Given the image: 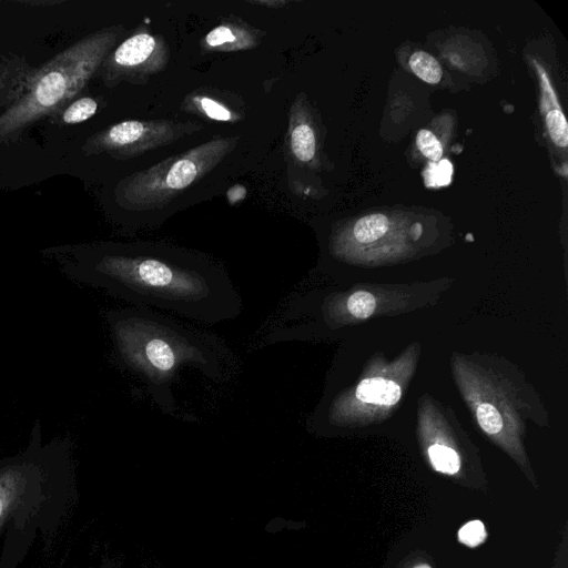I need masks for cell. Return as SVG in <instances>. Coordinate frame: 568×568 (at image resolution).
Listing matches in <instances>:
<instances>
[{
	"mask_svg": "<svg viewBox=\"0 0 568 568\" xmlns=\"http://www.w3.org/2000/svg\"><path fill=\"white\" fill-rule=\"evenodd\" d=\"M58 257L73 282L136 307L164 310L205 324L242 313V297L227 271L200 254L160 245H106Z\"/></svg>",
	"mask_w": 568,
	"mask_h": 568,
	"instance_id": "1",
	"label": "cell"
},
{
	"mask_svg": "<svg viewBox=\"0 0 568 568\" xmlns=\"http://www.w3.org/2000/svg\"><path fill=\"white\" fill-rule=\"evenodd\" d=\"M77 498L72 442H44L37 422L28 444L0 460V568H19L36 546H50Z\"/></svg>",
	"mask_w": 568,
	"mask_h": 568,
	"instance_id": "2",
	"label": "cell"
},
{
	"mask_svg": "<svg viewBox=\"0 0 568 568\" xmlns=\"http://www.w3.org/2000/svg\"><path fill=\"white\" fill-rule=\"evenodd\" d=\"M105 320L115 359L143 382L166 413L175 410L171 388L182 369L224 382L234 368L233 355L217 336L150 308L111 310Z\"/></svg>",
	"mask_w": 568,
	"mask_h": 568,
	"instance_id": "3",
	"label": "cell"
},
{
	"mask_svg": "<svg viewBox=\"0 0 568 568\" xmlns=\"http://www.w3.org/2000/svg\"><path fill=\"white\" fill-rule=\"evenodd\" d=\"M123 32L103 28L72 43L36 69L22 97L0 115V145L9 144L32 124L52 118L77 99Z\"/></svg>",
	"mask_w": 568,
	"mask_h": 568,
	"instance_id": "4",
	"label": "cell"
},
{
	"mask_svg": "<svg viewBox=\"0 0 568 568\" xmlns=\"http://www.w3.org/2000/svg\"><path fill=\"white\" fill-rule=\"evenodd\" d=\"M240 136H215L183 153L121 180L115 200L130 211H151L170 204L212 172L237 145Z\"/></svg>",
	"mask_w": 568,
	"mask_h": 568,
	"instance_id": "5",
	"label": "cell"
},
{
	"mask_svg": "<svg viewBox=\"0 0 568 568\" xmlns=\"http://www.w3.org/2000/svg\"><path fill=\"white\" fill-rule=\"evenodd\" d=\"M202 129L203 125L196 121L126 120L89 136L81 151L85 155L104 153L125 161L172 144Z\"/></svg>",
	"mask_w": 568,
	"mask_h": 568,
	"instance_id": "6",
	"label": "cell"
},
{
	"mask_svg": "<svg viewBox=\"0 0 568 568\" xmlns=\"http://www.w3.org/2000/svg\"><path fill=\"white\" fill-rule=\"evenodd\" d=\"M169 60L166 40L141 27L111 50L99 73L110 89L123 82L145 84L166 69Z\"/></svg>",
	"mask_w": 568,
	"mask_h": 568,
	"instance_id": "7",
	"label": "cell"
},
{
	"mask_svg": "<svg viewBox=\"0 0 568 568\" xmlns=\"http://www.w3.org/2000/svg\"><path fill=\"white\" fill-rule=\"evenodd\" d=\"M265 31L260 30L239 17H225L200 41V49L207 53H229L257 48Z\"/></svg>",
	"mask_w": 568,
	"mask_h": 568,
	"instance_id": "8",
	"label": "cell"
},
{
	"mask_svg": "<svg viewBox=\"0 0 568 568\" xmlns=\"http://www.w3.org/2000/svg\"><path fill=\"white\" fill-rule=\"evenodd\" d=\"M288 155L300 165L313 166L316 162L317 136L310 105L303 94L292 102L286 132Z\"/></svg>",
	"mask_w": 568,
	"mask_h": 568,
	"instance_id": "9",
	"label": "cell"
},
{
	"mask_svg": "<svg viewBox=\"0 0 568 568\" xmlns=\"http://www.w3.org/2000/svg\"><path fill=\"white\" fill-rule=\"evenodd\" d=\"M235 105V98L220 90L199 88L185 95L181 109L207 120L235 123L243 120L244 115Z\"/></svg>",
	"mask_w": 568,
	"mask_h": 568,
	"instance_id": "10",
	"label": "cell"
},
{
	"mask_svg": "<svg viewBox=\"0 0 568 568\" xmlns=\"http://www.w3.org/2000/svg\"><path fill=\"white\" fill-rule=\"evenodd\" d=\"M36 69L19 57L0 59V108L6 111L24 93Z\"/></svg>",
	"mask_w": 568,
	"mask_h": 568,
	"instance_id": "11",
	"label": "cell"
},
{
	"mask_svg": "<svg viewBox=\"0 0 568 568\" xmlns=\"http://www.w3.org/2000/svg\"><path fill=\"white\" fill-rule=\"evenodd\" d=\"M402 396L397 383L385 378H365L356 387L355 397L364 403L390 406Z\"/></svg>",
	"mask_w": 568,
	"mask_h": 568,
	"instance_id": "12",
	"label": "cell"
},
{
	"mask_svg": "<svg viewBox=\"0 0 568 568\" xmlns=\"http://www.w3.org/2000/svg\"><path fill=\"white\" fill-rule=\"evenodd\" d=\"M98 102L91 97L77 98L50 118L59 125H73L91 119L98 111Z\"/></svg>",
	"mask_w": 568,
	"mask_h": 568,
	"instance_id": "13",
	"label": "cell"
},
{
	"mask_svg": "<svg viewBox=\"0 0 568 568\" xmlns=\"http://www.w3.org/2000/svg\"><path fill=\"white\" fill-rule=\"evenodd\" d=\"M388 229V217L382 213H373L355 222L353 235L359 243H372L384 236Z\"/></svg>",
	"mask_w": 568,
	"mask_h": 568,
	"instance_id": "14",
	"label": "cell"
},
{
	"mask_svg": "<svg viewBox=\"0 0 568 568\" xmlns=\"http://www.w3.org/2000/svg\"><path fill=\"white\" fill-rule=\"evenodd\" d=\"M412 71L423 81L435 84L439 82L443 71L438 61L425 51H416L409 58Z\"/></svg>",
	"mask_w": 568,
	"mask_h": 568,
	"instance_id": "15",
	"label": "cell"
},
{
	"mask_svg": "<svg viewBox=\"0 0 568 568\" xmlns=\"http://www.w3.org/2000/svg\"><path fill=\"white\" fill-rule=\"evenodd\" d=\"M428 457L434 468L440 473L455 474L459 470V456L448 446L442 444L432 445L428 448Z\"/></svg>",
	"mask_w": 568,
	"mask_h": 568,
	"instance_id": "16",
	"label": "cell"
},
{
	"mask_svg": "<svg viewBox=\"0 0 568 568\" xmlns=\"http://www.w3.org/2000/svg\"><path fill=\"white\" fill-rule=\"evenodd\" d=\"M546 110V124L551 140L560 148L568 144V125L559 103Z\"/></svg>",
	"mask_w": 568,
	"mask_h": 568,
	"instance_id": "17",
	"label": "cell"
},
{
	"mask_svg": "<svg viewBox=\"0 0 568 568\" xmlns=\"http://www.w3.org/2000/svg\"><path fill=\"white\" fill-rule=\"evenodd\" d=\"M375 297L366 291H356L346 301V308L356 318H367L375 311Z\"/></svg>",
	"mask_w": 568,
	"mask_h": 568,
	"instance_id": "18",
	"label": "cell"
},
{
	"mask_svg": "<svg viewBox=\"0 0 568 568\" xmlns=\"http://www.w3.org/2000/svg\"><path fill=\"white\" fill-rule=\"evenodd\" d=\"M424 175L428 187L446 186L452 182L453 165L447 159H440L429 163Z\"/></svg>",
	"mask_w": 568,
	"mask_h": 568,
	"instance_id": "19",
	"label": "cell"
},
{
	"mask_svg": "<svg viewBox=\"0 0 568 568\" xmlns=\"http://www.w3.org/2000/svg\"><path fill=\"white\" fill-rule=\"evenodd\" d=\"M476 417L480 427L488 434H497L503 429V418L499 412L490 404L483 403L478 405Z\"/></svg>",
	"mask_w": 568,
	"mask_h": 568,
	"instance_id": "20",
	"label": "cell"
},
{
	"mask_svg": "<svg viewBox=\"0 0 568 568\" xmlns=\"http://www.w3.org/2000/svg\"><path fill=\"white\" fill-rule=\"evenodd\" d=\"M416 143L419 151L433 162L442 159L443 145L433 132L425 129L419 130Z\"/></svg>",
	"mask_w": 568,
	"mask_h": 568,
	"instance_id": "21",
	"label": "cell"
},
{
	"mask_svg": "<svg viewBox=\"0 0 568 568\" xmlns=\"http://www.w3.org/2000/svg\"><path fill=\"white\" fill-rule=\"evenodd\" d=\"M486 536L484 525L479 520L467 523L459 530V539L467 546H477Z\"/></svg>",
	"mask_w": 568,
	"mask_h": 568,
	"instance_id": "22",
	"label": "cell"
},
{
	"mask_svg": "<svg viewBox=\"0 0 568 568\" xmlns=\"http://www.w3.org/2000/svg\"><path fill=\"white\" fill-rule=\"evenodd\" d=\"M246 194L245 187L242 185H234L231 187L227 192V200L231 204L239 202L240 200L244 199Z\"/></svg>",
	"mask_w": 568,
	"mask_h": 568,
	"instance_id": "23",
	"label": "cell"
},
{
	"mask_svg": "<svg viewBox=\"0 0 568 568\" xmlns=\"http://www.w3.org/2000/svg\"><path fill=\"white\" fill-rule=\"evenodd\" d=\"M247 2L252 3V4L263 6V7L271 8V9H280L282 7L288 6L293 1H284V0H280V1H277V0H271V1L261 0V1H256V0H251V1H247Z\"/></svg>",
	"mask_w": 568,
	"mask_h": 568,
	"instance_id": "24",
	"label": "cell"
},
{
	"mask_svg": "<svg viewBox=\"0 0 568 568\" xmlns=\"http://www.w3.org/2000/svg\"><path fill=\"white\" fill-rule=\"evenodd\" d=\"M20 3H23V4H31V6H54V4H59L61 3L62 1H19Z\"/></svg>",
	"mask_w": 568,
	"mask_h": 568,
	"instance_id": "25",
	"label": "cell"
}]
</instances>
